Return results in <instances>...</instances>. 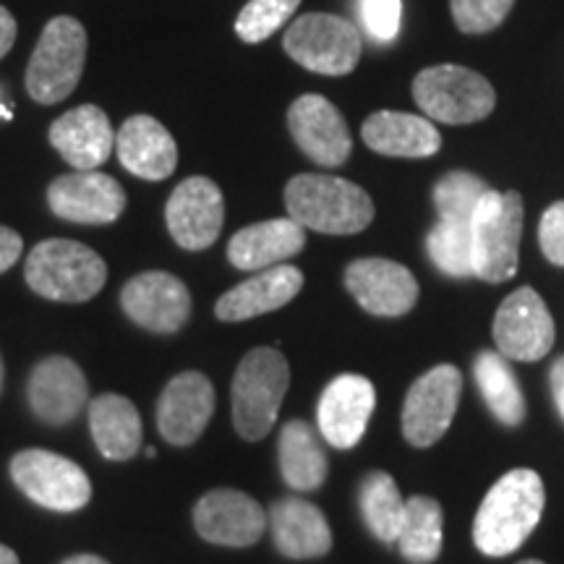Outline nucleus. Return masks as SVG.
I'll return each mask as SVG.
<instances>
[{"instance_id": "obj_40", "label": "nucleus", "mask_w": 564, "mask_h": 564, "mask_svg": "<svg viewBox=\"0 0 564 564\" xmlns=\"http://www.w3.org/2000/svg\"><path fill=\"white\" fill-rule=\"evenodd\" d=\"M549 382H552V394H554L556 411H560L562 421H564V358H560V361L552 366V373H549Z\"/></svg>"}, {"instance_id": "obj_28", "label": "nucleus", "mask_w": 564, "mask_h": 564, "mask_svg": "<svg viewBox=\"0 0 564 564\" xmlns=\"http://www.w3.org/2000/svg\"><path fill=\"white\" fill-rule=\"evenodd\" d=\"M280 470L295 491L319 489L327 478V455L306 421H288L280 432Z\"/></svg>"}, {"instance_id": "obj_14", "label": "nucleus", "mask_w": 564, "mask_h": 564, "mask_svg": "<svg viewBox=\"0 0 564 564\" xmlns=\"http://www.w3.org/2000/svg\"><path fill=\"white\" fill-rule=\"evenodd\" d=\"M47 204L61 220L108 225L123 215L126 192L121 183L100 171H76L51 183Z\"/></svg>"}, {"instance_id": "obj_34", "label": "nucleus", "mask_w": 564, "mask_h": 564, "mask_svg": "<svg viewBox=\"0 0 564 564\" xmlns=\"http://www.w3.org/2000/svg\"><path fill=\"white\" fill-rule=\"evenodd\" d=\"M301 0H249L236 19V34L249 45L264 42L293 17Z\"/></svg>"}, {"instance_id": "obj_24", "label": "nucleus", "mask_w": 564, "mask_h": 564, "mask_svg": "<svg viewBox=\"0 0 564 564\" xmlns=\"http://www.w3.org/2000/svg\"><path fill=\"white\" fill-rule=\"evenodd\" d=\"M274 546L288 560H316L333 549V531L319 507L306 499H280L270 510Z\"/></svg>"}, {"instance_id": "obj_45", "label": "nucleus", "mask_w": 564, "mask_h": 564, "mask_svg": "<svg viewBox=\"0 0 564 564\" xmlns=\"http://www.w3.org/2000/svg\"><path fill=\"white\" fill-rule=\"evenodd\" d=\"M520 564H544V562H539V560H525V562H520Z\"/></svg>"}, {"instance_id": "obj_2", "label": "nucleus", "mask_w": 564, "mask_h": 564, "mask_svg": "<svg viewBox=\"0 0 564 564\" xmlns=\"http://www.w3.org/2000/svg\"><path fill=\"white\" fill-rule=\"evenodd\" d=\"M288 217L303 230L327 236H352L373 220V202L356 183L335 175L303 173L285 186Z\"/></svg>"}, {"instance_id": "obj_23", "label": "nucleus", "mask_w": 564, "mask_h": 564, "mask_svg": "<svg viewBox=\"0 0 564 564\" xmlns=\"http://www.w3.org/2000/svg\"><path fill=\"white\" fill-rule=\"evenodd\" d=\"M303 288L301 270L288 264L270 267L236 285L217 301L215 314L220 322H246L291 303Z\"/></svg>"}, {"instance_id": "obj_11", "label": "nucleus", "mask_w": 564, "mask_h": 564, "mask_svg": "<svg viewBox=\"0 0 564 564\" xmlns=\"http://www.w3.org/2000/svg\"><path fill=\"white\" fill-rule=\"evenodd\" d=\"M494 343L505 358L539 361L554 345V319L533 288L507 295L494 316Z\"/></svg>"}, {"instance_id": "obj_7", "label": "nucleus", "mask_w": 564, "mask_h": 564, "mask_svg": "<svg viewBox=\"0 0 564 564\" xmlns=\"http://www.w3.org/2000/svg\"><path fill=\"white\" fill-rule=\"evenodd\" d=\"M413 97L429 118L449 126H468L489 116L497 105L491 84L465 66H432L413 82Z\"/></svg>"}, {"instance_id": "obj_19", "label": "nucleus", "mask_w": 564, "mask_h": 564, "mask_svg": "<svg viewBox=\"0 0 564 564\" xmlns=\"http://www.w3.org/2000/svg\"><path fill=\"white\" fill-rule=\"evenodd\" d=\"M345 285L373 316H403L419 301V282L411 270L390 259H358L345 270Z\"/></svg>"}, {"instance_id": "obj_17", "label": "nucleus", "mask_w": 564, "mask_h": 564, "mask_svg": "<svg viewBox=\"0 0 564 564\" xmlns=\"http://www.w3.org/2000/svg\"><path fill=\"white\" fill-rule=\"evenodd\" d=\"M288 126L295 144L316 165L337 167L350 158V131L340 110L327 97L303 95L288 110Z\"/></svg>"}, {"instance_id": "obj_13", "label": "nucleus", "mask_w": 564, "mask_h": 564, "mask_svg": "<svg viewBox=\"0 0 564 564\" xmlns=\"http://www.w3.org/2000/svg\"><path fill=\"white\" fill-rule=\"evenodd\" d=\"M121 306L139 327L171 335L192 316V293L175 274L141 272L123 285Z\"/></svg>"}, {"instance_id": "obj_37", "label": "nucleus", "mask_w": 564, "mask_h": 564, "mask_svg": "<svg viewBox=\"0 0 564 564\" xmlns=\"http://www.w3.org/2000/svg\"><path fill=\"white\" fill-rule=\"evenodd\" d=\"M539 241L549 262L564 267V202H556L544 212L539 225Z\"/></svg>"}, {"instance_id": "obj_31", "label": "nucleus", "mask_w": 564, "mask_h": 564, "mask_svg": "<svg viewBox=\"0 0 564 564\" xmlns=\"http://www.w3.org/2000/svg\"><path fill=\"white\" fill-rule=\"evenodd\" d=\"M358 502H361V514L369 531L379 541H384V544H394L400 525H403L405 499L400 494L398 484L392 481V476L384 474V470L366 476L361 484V494H358Z\"/></svg>"}, {"instance_id": "obj_30", "label": "nucleus", "mask_w": 564, "mask_h": 564, "mask_svg": "<svg viewBox=\"0 0 564 564\" xmlns=\"http://www.w3.org/2000/svg\"><path fill=\"white\" fill-rule=\"evenodd\" d=\"M476 382L481 390L486 405L494 413V419L505 426H518L525 419V400L520 392L514 373L507 366L505 356L499 352H481L476 358Z\"/></svg>"}, {"instance_id": "obj_25", "label": "nucleus", "mask_w": 564, "mask_h": 564, "mask_svg": "<svg viewBox=\"0 0 564 564\" xmlns=\"http://www.w3.org/2000/svg\"><path fill=\"white\" fill-rule=\"evenodd\" d=\"M303 246H306V230L291 217H282L238 230L230 238L228 259L236 270H270L301 253Z\"/></svg>"}, {"instance_id": "obj_8", "label": "nucleus", "mask_w": 564, "mask_h": 564, "mask_svg": "<svg viewBox=\"0 0 564 564\" xmlns=\"http://www.w3.org/2000/svg\"><path fill=\"white\" fill-rule=\"evenodd\" d=\"M282 47L299 66L324 76H345L361 58V34L335 13H306L285 32Z\"/></svg>"}, {"instance_id": "obj_3", "label": "nucleus", "mask_w": 564, "mask_h": 564, "mask_svg": "<svg viewBox=\"0 0 564 564\" xmlns=\"http://www.w3.org/2000/svg\"><path fill=\"white\" fill-rule=\"evenodd\" d=\"M26 285L42 299L61 303H84L95 299L108 280V264L89 246L51 238L26 257Z\"/></svg>"}, {"instance_id": "obj_10", "label": "nucleus", "mask_w": 564, "mask_h": 564, "mask_svg": "<svg viewBox=\"0 0 564 564\" xmlns=\"http://www.w3.org/2000/svg\"><path fill=\"white\" fill-rule=\"evenodd\" d=\"M463 377L455 366L442 364L426 371L408 390L403 405V434L413 447H432L447 434L460 403Z\"/></svg>"}, {"instance_id": "obj_39", "label": "nucleus", "mask_w": 564, "mask_h": 564, "mask_svg": "<svg viewBox=\"0 0 564 564\" xmlns=\"http://www.w3.org/2000/svg\"><path fill=\"white\" fill-rule=\"evenodd\" d=\"M13 42H17V19L11 17L6 6H0V61L9 55Z\"/></svg>"}, {"instance_id": "obj_21", "label": "nucleus", "mask_w": 564, "mask_h": 564, "mask_svg": "<svg viewBox=\"0 0 564 564\" xmlns=\"http://www.w3.org/2000/svg\"><path fill=\"white\" fill-rule=\"evenodd\" d=\"M51 144L76 171H97L116 147L108 112L97 105H82L63 112L51 126Z\"/></svg>"}, {"instance_id": "obj_9", "label": "nucleus", "mask_w": 564, "mask_h": 564, "mask_svg": "<svg viewBox=\"0 0 564 564\" xmlns=\"http://www.w3.org/2000/svg\"><path fill=\"white\" fill-rule=\"evenodd\" d=\"M11 476L34 505L55 512L82 510L91 497V484L79 465L47 449L19 453L11 460Z\"/></svg>"}, {"instance_id": "obj_35", "label": "nucleus", "mask_w": 564, "mask_h": 564, "mask_svg": "<svg viewBox=\"0 0 564 564\" xmlns=\"http://www.w3.org/2000/svg\"><path fill=\"white\" fill-rule=\"evenodd\" d=\"M514 0H449L457 30L465 34H484L497 30L507 19Z\"/></svg>"}, {"instance_id": "obj_27", "label": "nucleus", "mask_w": 564, "mask_h": 564, "mask_svg": "<svg viewBox=\"0 0 564 564\" xmlns=\"http://www.w3.org/2000/svg\"><path fill=\"white\" fill-rule=\"evenodd\" d=\"M89 429L97 449L108 460H129L141 447V419L137 405L123 394H100L89 403Z\"/></svg>"}, {"instance_id": "obj_20", "label": "nucleus", "mask_w": 564, "mask_h": 564, "mask_svg": "<svg viewBox=\"0 0 564 564\" xmlns=\"http://www.w3.org/2000/svg\"><path fill=\"white\" fill-rule=\"evenodd\" d=\"M87 377L70 358L51 356L32 369L30 405L40 421L53 426L74 421L87 405Z\"/></svg>"}, {"instance_id": "obj_16", "label": "nucleus", "mask_w": 564, "mask_h": 564, "mask_svg": "<svg viewBox=\"0 0 564 564\" xmlns=\"http://www.w3.org/2000/svg\"><path fill=\"white\" fill-rule=\"evenodd\" d=\"M215 413V387L199 371H183L160 394L158 429L162 440L188 447L204 434Z\"/></svg>"}, {"instance_id": "obj_6", "label": "nucleus", "mask_w": 564, "mask_h": 564, "mask_svg": "<svg viewBox=\"0 0 564 564\" xmlns=\"http://www.w3.org/2000/svg\"><path fill=\"white\" fill-rule=\"evenodd\" d=\"M523 199L518 192H489L478 207L474 232V270L486 282H507L518 270V249L523 238Z\"/></svg>"}, {"instance_id": "obj_38", "label": "nucleus", "mask_w": 564, "mask_h": 564, "mask_svg": "<svg viewBox=\"0 0 564 564\" xmlns=\"http://www.w3.org/2000/svg\"><path fill=\"white\" fill-rule=\"evenodd\" d=\"M21 249H24V241H21L19 232L0 225V274L9 272L19 262Z\"/></svg>"}, {"instance_id": "obj_44", "label": "nucleus", "mask_w": 564, "mask_h": 564, "mask_svg": "<svg viewBox=\"0 0 564 564\" xmlns=\"http://www.w3.org/2000/svg\"><path fill=\"white\" fill-rule=\"evenodd\" d=\"M0 390H3V358H0Z\"/></svg>"}, {"instance_id": "obj_15", "label": "nucleus", "mask_w": 564, "mask_h": 564, "mask_svg": "<svg viewBox=\"0 0 564 564\" xmlns=\"http://www.w3.org/2000/svg\"><path fill=\"white\" fill-rule=\"evenodd\" d=\"M267 512L257 499L236 489H215L196 502L194 525L204 541L220 546H253L267 531Z\"/></svg>"}, {"instance_id": "obj_29", "label": "nucleus", "mask_w": 564, "mask_h": 564, "mask_svg": "<svg viewBox=\"0 0 564 564\" xmlns=\"http://www.w3.org/2000/svg\"><path fill=\"white\" fill-rule=\"evenodd\" d=\"M442 507L432 497L408 499L403 525L394 541L400 554L411 564H432L442 554Z\"/></svg>"}, {"instance_id": "obj_4", "label": "nucleus", "mask_w": 564, "mask_h": 564, "mask_svg": "<svg viewBox=\"0 0 564 564\" xmlns=\"http://www.w3.org/2000/svg\"><path fill=\"white\" fill-rule=\"evenodd\" d=\"M291 387V366L274 348L246 352L232 377V423L249 442L264 440L278 421L282 398Z\"/></svg>"}, {"instance_id": "obj_43", "label": "nucleus", "mask_w": 564, "mask_h": 564, "mask_svg": "<svg viewBox=\"0 0 564 564\" xmlns=\"http://www.w3.org/2000/svg\"><path fill=\"white\" fill-rule=\"evenodd\" d=\"M0 118H6V121H9V118H11V110L3 108V105H0Z\"/></svg>"}, {"instance_id": "obj_18", "label": "nucleus", "mask_w": 564, "mask_h": 564, "mask_svg": "<svg viewBox=\"0 0 564 564\" xmlns=\"http://www.w3.org/2000/svg\"><path fill=\"white\" fill-rule=\"evenodd\" d=\"M377 405V392L361 373H343L322 392L316 421L319 432L337 449H350L364 440Z\"/></svg>"}, {"instance_id": "obj_32", "label": "nucleus", "mask_w": 564, "mask_h": 564, "mask_svg": "<svg viewBox=\"0 0 564 564\" xmlns=\"http://www.w3.org/2000/svg\"><path fill=\"white\" fill-rule=\"evenodd\" d=\"M426 249L432 262L449 278H470L474 270V232L470 225L440 220L429 232Z\"/></svg>"}, {"instance_id": "obj_42", "label": "nucleus", "mask_w": 564, "mask_h": 564, "mask_svg": "<svg viewBox=\"0 0 564 564\" xmlns=\"http://www.w3.org/2000/svg\"><path fill=\"white\" fill-rule=\"evenodd\" d=\"M0 564H19L17 552H13V549H9V546L0 544Z\"/></svg>"}, {"instance_id": "obj_36", "label": "nucleus", "mask_w": 564, "mask_h": 564, "mask_svg": "<svg viewBox=\"0 0 564 564\" xmlns=\"http://www.w3.org/2000/svg\"><path fill=\"white\" fill-rule=\"evenodd\" d=\"M403 3L400 0H361V19L373 40L390 42L400 32Z\"/></svg>"}, {"instance_id": "obj_5", "label": "nucleus", "mask_w": 564, "mask_h": 564, "mask_svg": "<svg viewBox=\"0 0 564 564\" xmlns=\"http://www.w3.org/2000/svg\"><path fill=\"white\" fill-rule=\"evenodd\" d=\"M87 58V30L74 17H55L26 66V91L34 102H63L76 89Z\"/></svg>"}, {"instance_id": "obj_41", "label": "nucleus", "mask_w": 564, "mask_h": 564, "mask_svg": "<svg viewBox=\"0 0 564 564\" xmlns=\"http://www.w3.org/2000/svg\"><path fill=\"white\" fill-rule=\"evenodd\" d=\"M61 564H108V562L100 560V556H95V554H79V556H70V560L61 562Z\"/></svg>"}, {"instance_id": "obj_26", "label": "nucleus", "mask_w": 564, "mask_h": 564, "mask_svg": "<svg viewBox=\"0 0 564 564\" xmlns=\"http://www.w3.org/2000/svg\"><path fill=\"white\" fill-rule=\"evenodd\" d=\"M361 137L366 147L387 158H432L440 152L442 137L426 118L411 112L382 110L366 118Z\"/></svg>"}, {"instance_id": "obj_22", "label": "nucleus", "mask_w": 564, "mask_h": 564, "mask_svg": "<svg viewBox=\"0 0 564 564\" xmlns=\"http://www.w3.org/2000/svg\"><path fill=\"white\" fill-rule=\"evenodd\" d=\"M118 160L126 171L144 181L171 178L178 165V147L171 131L152 116H133L116 133Z\"/></svg>"}, {"instance_id": "obj_1", "label": "nucleus", "mask_w": 564, "mask_h": 564, "mask_svg": "<svg viewBox=\"0 0 564 564\" xmlns=\"http://www.w3.org/2000/svg\"><path fill=\"white\" fill-rule=\"evenodd\" d=\"M544 481L535 470L518 468L499 478L476 512L474 541L486 556H507L525 544L544 514Z\"/></svg>"}, {"instance_id": "obj_33", "label": "nucleus", "mask_w": 564, "mask_h": 564, "mask_svg": "<svg viewBox=\"0 0 564 564\" xmlns=\"http://www.w3.org/2000/svg\"><path fill=\"white\" fill-rule=\"evenodd\" d=\"M489 192L491 188L474 173L455 171L444 175L434 188V202L436 209H440V220L470 225L478 207H481L484 196Z\"/></svg>"}, {"instance_id": "obj_12", "label": "nucleus", "mask_w": 564, "mask_h": 564, "mask_svg": "<svg viewBox=\"0 0 564 564\" xmlns=\"http://www.w3.org/2000/svg\"><path fill=\"white\" fill-rule=\"evenodd\" d=\"M167 230L186 251L209 249L225 223V199L215 181L194 175L175 186L165 207Z\"/></svg>"}]
</instances>
